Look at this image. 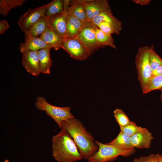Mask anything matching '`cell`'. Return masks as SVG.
<instances>
[{
	"label": "cell",
	"mask_w": 162,
	"mask_h": 162,
	"mask_svg": "<svg viewBox=\"0 0 162 162\" xmlns=\"http://www.w3.org/2000/svg\"><path fill=\"white\" fill-rule=\"evenodd\" d=\"M64 10L62 12L52 16L47 19L48 27L59 36L65 39L68 38L66 20L67 11L70 0H64Z\"/></svg>",
	"instance_id": "obj_8"
},
{
	"label": "cell",
	"mask_w": 162,
	"mask_h": 162,
	"mask_svg": "<svg viewBox=\"0 0 162 162\" xmlns=\"http://www.w3.org/2000/svg\"><path fill=\"white\" fill-rule=\"evenodd\" d=\"M150 48L146 46L140 47L135 57V63L138 80L142 92L153 76L149 60Z\"/></svg>",
	"instance_id": "obj_4"
},
{
	"label": "cell",
	"mask_w": 162,
	"mask_h": 162,
	"mask_svg": "<svg viewBox=\"0 0 162 162\" xmlns=\"http://www.w3.org/2000/svg\"><path fill=\"white\" fill-rule=\"evenodd\" d=\"M38 110L45 111L46 115L51 118L62 129V122L74 117L70 112V107H60L53 105L48 103L44 98L41 96L36 98L34 104Z\"/></svg>",
	"instance_id": "obj_5"
},
{
	"label": "cell",
	"mask_w": 162,
	"mask_h": 162,
	"mask_svg": "<svg viewBox=\"0 0 162 162\" xmlns=\"http://www.w3.org/2000/svg\"><path fill=\"white\" fill-rule=\"evenodd\" d=\"M48 27L47 19L45 16L40 18L24 32V35L38 37Z\"/></svg>",
	"instance_id": "obj_18"
},
{
	"label": "cell",
	"mask_w": 162,
	"mask_h": 162,
	"mask_svg": "<svg viewBox=\"0 0 162 162\" xmlns=\"http://www.w3.org/2000/svg\"><path fill=\"white\" fill-rule=\"evenodd\" d=\"M62 129L72 138L83 158L88 160L97 152L98 147L94 138L80 121L74 117L62 121Z\"/></svg>",
	"instance_id": "obj_1"
},
{
	"label": "cell",
	"mask_w": 162,
	"mask_h": 162,
	"mask_svg": "<svg viewBox=\"0 0 162 162\" xmlns=\"http://www.w3.org/2000/svg\"><path fill=\"white\" fill-rule=\"evenodd\" d=\"M96 35L98 42L103 48L108 46L113 49H116V46L112 35L106 34L97 27L96 31Z\"/></svg>",
	"instance_id": "obj_22"
},
{
	"label": "cell",
	"mask_w": 162,
	"mask_h": 162,
	"mask_svg": "<svg viewBox=\"0 0 162 162\" xmlns=\"http://www.w3.org/2000/svg\"><path fill=\"white\" fill-rule=\"evenodd\" d=\"M25 0H0V14L3 16H7L12 9L22 5Z\"/></svg>",
	"instance_id": "obj_20"
},
{
	"label": "cell",
	"mask_w": 162,
	"mask_h": 162,
	"mask_svg": "<svg viewBox=\"0 0 162 162\" xmlns=\"http://www.w3.org/2000/svg\"><path fill=\"white\" fill-rule=\"evenodd\" d=\"M149 60L152 71L162 65V59L155 52L153 45L150 47Z\"/></svg>",
	"instance_id": "obj_28"
},
{
	"label": "cell",
	"mask_w": 162,
	"mask_h": 162,
	"mask_svg": "<svg viewBox=\"0 0 162 162\" xmlns=\"http://www.w3.org/2000/svg\"><path fill=\"white\" fill-rule=\"evenodd\" d=\"M46 10L44 16L47 19L52 16L59 14L64 10V0H54Z\"/></svg>",
	"instance_id": "obj_23"
},
{
	"label": "cell",
	"mask_w": 162,
	"mask_h": 162,
	"mask_svg": "<svg viewBox=\"0 0 162 162\" xmlns=\"http://www.w3.org/2000/svg\"><path fill=\"white\" fill-rule=\"evenodd\" d=\"M61 48L67 52L70 57L80 60H85L91 55L75 38L64 39Z\"/></svg>",
	"instance_id": "obj_9"
},
{
	"label": "cell",
	"mask_w": 162,
	"mask_h": 162,
	"mask_svg": "<svg viewBox=\"0 0 162 162\" xmlns=\"http://www.w3.org/2000/svg\"><path fill=\"white\" fill-rule=\"evenodd\" d=\"M120 128L121 131L130 136L136 134L145 130L146 128L138 126L135 122L131 121L127 125Z\"/></svg>",
	"instance_id": "obj_27"
},
{
	"label": "cell",
	"mask_w": 162,
	"mask_h": 162,
	"mask_svg": "<svg viewBox=\"0 0 162 162\" xmlns=\"http://www.w3.org/2000/svg\"><path fill=\"white\" fill-rule=\"evenodd\" d=\"M24 42L20 44L19 49L22 53L28 51H38L42 49L52 48L40 37L25 35Z\"/></svg>",
	"instance_id": "obj_12"
},
{
	"label": "cell",
	"mask_w": 162,
	"mask_h": 162,
	"mask_svg": "<svg viewBox=\"0 0 162 162\" xmlns=\"http://www.w3.org/2000/svg\"><path fill=\"white\" fill-rule=\"evenodd\" d=\"M102 21L112 22H118L120 21L113 15L111 10L101 12L91 21L97 27L99 23Z\"/></svg>",
	"instance_id": "obj_24"
},
{
	"label": "cell",
	"mask_w": 162,
	"mask_h": 162,
	"mask_svg": "<svg viewBox=\"0 0 162 162\" xmlns=\"http://www.w3.org/2000/svg\"><path fill=\"white\" fill-rule=\"evenodd\" d=\"M52 48L57 50L62 47L64 38L59 36L50 28L47 27L40 37Z\"/></svg>",
	"instance_id": "obj_15"
},
{
	"label": "cell",
	"mask_w": 162,
	"mask_h": 162,
	"mask_svg": "<svg viewBox=\"0 0 162 162\" xmlns=\"http://www.w3.org/2000/svg\"><path fill=\"white\" fill-rule=\"evenodd\" d=\"M162 88V75L153 76L142 93H147L155 90H160Z\"/></svg>",
	"instance_id": "obj_25"
},
{
	"label": "cell",
	"mask_w": 162,
	"mask_h": 162,
	"mask_svg": "<svg viewBox=\"0 0 162 162\" xmlns=\"http://www.w3.org/2000/svg\"><path fill=\"white\" fill-rule=\"evenodd\" d=\"M97 27L91 21H87L80 32L75 37L82 44L91 55L103 48L96 39V31Z\"/></svg>",
	"instance_id": "obj_6"
},
{
	"label": "cell",
	"mask_w": 162,
	"mask_h": 162,
	"mask_svg": "<svg viewBox=\"0 0 162 162\" xmlns=\"http://www.w3.org/2000/svg\"><path fill=\"white\" fill-rule=\"evenodd\" d=\"M160 90V92H161V94H160V100L162 102V88H161Z\"/></svg>",
	"instance_id": "obj_34"
},
{
	"label": "cell",
	"mask_w": 162,
	"mask_h": 162,
	"mask_svg": "<svg viewBox=\"0 0 162 162\" xmlns=\"http://www.w3.org/2000/svg\"><path fill=\"white\" fill-rule=\"evenodd\" d=\"M153 139L152 134L147 128L131 136L133 147L138 149L149 148Z\"/></svg>",
	"instance_id": "obj_13"
},
{
	"label": "cell",
	"mask_w": 162,
	"mask_h": 162,
	"mask_svg": "<svg viewBox=\"0 0 162 162\" xmlns=\"http://www.w3.org/2000/svg\"><path fill=\"white\" fill-rule=\"evenodd\" d=\"M52 2L33 9L29 8L22 15L17 21L22 31L24 33L40 18L44 16L46 10Z\"/></svg>",
	"instance_id": "obj_7"
},
{
	"label": "cell",
	"mask_w": 162,
	"mask_h": 162,
	"mask_svg": "<svg viewBox=\"0 0 162 162\" xmlns=\"http://www.w3.org/2000/svg\"><path fill=\"white\" fill-rule=\"evenodd\" d=\"M152 74L153 76L162 75V65L153 71Z\"/></svg>",
	"instance_id": "obj_32"
},
{
	"label": "cell",
	"mask_w": 162,
	"mask_h": 162,
	"mask_svg": "<svg viewBox=\"0 0 162 162\" xmlns=\"http://www.w3.org/2000/svg\"><path fill=\"white\" fill-rule=\"evenodd\" d=\"M85 6L87 21H91L93 18L101 12L111 10L107 0H86Z\"/></svg>",
	"instance_id": "obj_11"
},
{
	"label": "cell",
	"mask_w": 162,
	"mask_h": 162,
	"mask_svg": "<svg viewBox=\"0 0 162 162\" xmlns=\"http://www.w3.org/2000/svg\"><path fill=\"white\" fill-rule=\"evenodd\" d=\"M107 144L122 148H134L131 142V136L121 131L116 138Z\"/></svg>",
	"instance_id": "obj_21"
},
{
	"label": "cell",
	"mask_w": 162,
	"mask_h": 162,
	"mask_svg": "<svg viewBox=\"0 0 162 162\" xmlns=\"http://www.w3.org/2000/svg\"><path fill=\"white\" fill-rule=\"evenodd\" d=\"M133 1L137 4L141 5H146L148 4L151 0H133Z\"/></svg>",
	"instance_id": "obj_31"
},
{
	"label": "cell",
	"mask_w": 162,
	"mask_h": 162,
	"mask_svg": "<svg viewBox=\"0 0 162 162\" xmlns=\"http://www.w3.org/2000/svg\"><path fill=\"white\" fill-rule=\"evenodd\" d=\"M21 62L27 71L34 76L40 73L38 51L28 50L22 53Z\"/></svg>",
	"instance_id": "obj_10"
},
{
	"label": "cell",
	"mask_w": 162,
	"mask_h": 162,
	"mask_svg": "<svg viewBox=\"0 0 162 162\" xmlns=\"http://www.w3.org/2000/svg\"><path fill=\"white\" fill-rule=\"evenodd\" d=\"M9 27L8 22L5 19L0 21V34L4 33Z\"/></svg>",
	"instance_id": "obj_30"
},
{
	"label": "cell",
	"mask_w": 162,
	"mask_h": 162,
	"mask_svg": "<svg viewBox=\"0 0 162 162\" xmlns=\"http://www.w3.org/2000/svg\"><path fill=\"white\" fill-rule=\"evenodd\" d=\"M132 162H158L157 154H151L148 156L135 158Z\"/></svg>",
	"instance_id": "obj_29"
},
{
	"label": "cell",
	"mask_w": 162,
	"mask_h": 162,
	"mask_svg": "<svg viewBox=\"0 0 162 162\" xmlns=\"http://www.w3.org/2000/svg\"><path fill=\"white\" fill-rule=\"evenodd\" d=\"M98 150L87 160L88 162H110L116 160L119 156L128 157L135 153L134 148H125L103 144L95 140Z\"/></svg>",
	"instance_id": "obj_3"
},
{
	"label": "cell",
	"mask_w": 162,
	"mask_h": 162,
	"mask_svg": "<svg viewBox=\"0 0 162 162\" xmlns=\"http://www.w3.org/2000/svg\"><path fill=\"white\" fill-rule=\"evenodd\" d=\"M86 0H70L67 13L72 15L83 22L87 21L85 6Z\"/></svg>",
	"instance_id": "obj_14"
},
{
	"label": "cell",
	"mask_w": 162,
	"mask_h": 162,
	"mask_svg": "<svg viewBox=\"0 0 162 162\" xmlns=\"http://www.w3.org/2000/svg\"><path fill=\"white\" fill-rule=\"evenodd\" d=\"M97 27L108 35H112V34L118 35L122 30V23L121 21L112 22L102 21L99 23Z\"/></svg>",
	"instance_id": "obj_19"
},
{
	"label": "cell",
	"mask_w": 162,
	"mask_h": 162,
	"mask_svg": "<svg viewBox=\"0 0 162 162\" xmlns=\"http://www.w3.org/2000/svg\"><path fill=\"white\" fill-rule=\"evenodd\" d=\"M50 49L51 48H46L38 50L40 73L47 74L50 73V68L52 65L50 56Z\"/></svg>",
	"instance_id": "obj_17"
},
{
	"label": "cell",
	"mask_w": 162,
	"mask_h": 162,
	"mask_svg": "<svg viewBox=\"0 0 162 162\" xmlns=\"http://www.w3.org/2000/svg\"><path fill=\"white\" fill-rule=\"evenodd\" d=\"M3 162H9V161L8 160L6 159Z\"/></svg>",
	"instance_id": "obj_35"
},
{
	"label": "cell",
	"mask_w": 162,
	"mask_h": 162,
	"mask_svg": "<svg viewBox=\"0 0 162 162\" xmlns=\"http://www.w3.org/2000/svg\"><path fill=\"white\" fill-rule=\"evenodd\" d=\"M85 22L74 16L67 14L66 23L68 38L75 37L82 30Z\"/></svg>",
	"instance_id": "obj_16"
},
{
	"label": "cell",
	"mask_w": 162,
	"mask_h": 162,
	"mask_svg": "<svg viewBox=\"0 0 162 162\" xmlns=\"http://www.w3.org/2000/svg\"><path fill=\"white\" fill-rule=\"evenodd\" d=\"M52 155L58 162H74L83 158L70 134L62 129L52 139Z\"/></svg>",
	"instance_id": "obj_2"
},
{
	"label": "cell",
	"mask_w": 162,
	"mask_h": 162,
	"mask_svg": "<svg viewBox=\"0 0 162 162\" xmlns=\"http://www.w3.org/2000/svg\"><path fill=\"white\" fill-rule=\"evenodd\" d=\"M114 116L120 127H124L129 124L130 121L125 113L122 110L116 108L113 112Z\"/></svg>",
	"instance_id": "obj_26"
},
{
	"label": "cell",
	"mask_w": 162,
	"mask_h": 162,
	"mask_svg": "<svg viewBox=\"0 0 162 162\" xmlns=\"http://www.w3.org/2000/svg\"><path fill=\"white\" fill-rule=\"evenodd\" d=\"M157 154L158 158V162H162V155L159 153H157Z\"/></svg>",
	"instance_id": "obj_33"
}]
</instances>
